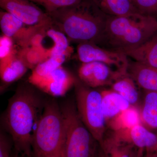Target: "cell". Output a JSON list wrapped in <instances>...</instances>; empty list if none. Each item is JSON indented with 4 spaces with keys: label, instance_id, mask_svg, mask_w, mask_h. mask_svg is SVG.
Listing matches in <instances>:
<instances>
[{
    "label": "cell",
    "instance_id": "5b68a950",
    "mask_svg": "<svg viewBox=\"0 0 157 157\" xmlns=\"http://www.w3.org/2000/svg\"><path fill=\"white\" fill-rule=\"evenodd\" d=\"M61 109L65 126L63 157H98L100 144L82 121L76 106L67 102Z\"/></svg>",
    "mask_w": 157,
    "mask_h": 157
},
{
    "label": "cell",
    "instance_id": "7a4b0ae2",
    "mask_svg": "<svg viewBox=\"0 0 157 157\" xmlns=\"http://www.w3.org/2000/svg\"><path fill=\"white\" fill-rule=\"evenodd\" d=\"M48 15L53 25L68 38L81 42H93L103 38L109 16L103 13L90 0H83Z\"/></svg>",
    "mask_w": 157,
    "mask_h": 157
},
{
    "label": "cell",
    "instance_id": "ac0fdd59",
    "mask_svg": "<svg viewBox=\"0 0 157 157\" xmlns=\"http://www.w3.org/2000/svg\"><path fill=\"white\" fill-rule=\"evenodd\" d=\"M139 109L144 125L148 129H157V92L146 91Z\"/></svg>",
    "mask_w": 157,
    "mask_h": 157
},
{
    "label": "cell",
    "instance_id": "8fae6325",
    "mask_svg": "<svg viewBox=\"0 0 157 157\" xmlns=\"http://www.w3.org/2000/svg\"><path fill=\"white\" fill-rule=\"evenodd\" d=\"M76 79L61 66L33 86L52 97H63L74 86Z\"/></svg>",
    "mask_w": 157,
    "mask_h": 157
},
{
    "label": "cell",
    "instance_id": "9c48e42d",
    "mask_svg": "<svg viewBox=\"0 0 157 157\" xmlns=\"http://www.w3.org/2000/svg\"><path fill=\"white\" fill-rule=\"evenodd\" d=\"M0 6L4 11L14 15L25 25H52V19L36 4L27 0H0Z\"/></svg>",
    "mask_w": 157,
    "mask_h": 157
},
{
    "label": "cell",
    "instance_id": "3957f363",
    "mask_svg": "<svg viewBox=\"0 0 157 157\" xmlns=\"http://www.w3.org/2000/svg\"><path fill=\"white\" fill-rule=\"evenodd\" d=\"M157 20L139 12L122 16H109L104 37L118 51L135 48L154 36Z\"/></svg>",
    "mask_w": 157,
    "mask_h": 157
},
{
    "label": "cell",
    "instance_id": "4dcf8cb0",
    "mask_svg": "<svg viewBox=\"0 0 157 157\" xmlns=\"http://www.w3.org/2000/svg\"><path fill=\"white\" fill-rule=\"evenodd\" d=\"M130 1L132 2L133 3V4H134V6H135V1H136V0H130Z\"/></svg>",
    "mask_w": 157,
    "mask_h": 157
},
{
    "label": "cell",
    "instance_id": "cb8c5ba5",
    "mask_svg": "<svg viewBox=\"0 0 157 157\" xmlns=\"http://www.w3.org/2000/svg\"><path fill=\"white\" fill-rule=\"evenodd\" d=\"M44 7L47 14L66 7L74 6L83 0H27Z\"/></svg>",
    "mask_w": 157,
    "mask_h": 157
},
{
    "label": "cell",
    "instance_id": "6da1fadb",
    "mask_svg": "<svg viewBox=\"0 0 157 157\" xmlns=\"http://www.w3.org/2000/svg\"><path fill=\"white\" fill-rule=\"evenodd\" d=\"M41 101L36 93L28 86L17 88L9 101L4 123L18 153L32 157L33 129Z\"/></svg>",
    "mask_w": 157,
    "mask_h": 157
},
{
    "label": "cell",
    "instance_id": "d6986e66",
    "mask_svg": "<svg viewBox=\"0 0 157 157\" xmlns=\"http://www.w3.org/2000/svg\"><path fill=\"white\" fill-rule=\"evenodd\" d=\"M137 84L128 74L118 78L111 85V89L118 93L132 106L137 107L140 94Z\"/></svg>",
    "mask_w": 157,
    "mask_h": 157
},
{
    "label": "cell",
    "instance_id": "44dd1931",
    "mask_svg": "<svg viewBox=\"0 0 157 157\" xmlns=\"http://www.w3.org/2000/svg\"><path fill=\"white\" fill-rule=\"evenodd\" d=\"M140 124L142 122L140 109L138 107L132 105L111 121L107 125L112 131H115L130 128Z\"/></svg>",
    "mask_w": 157,
    "mask_h": 157
},
{
    "label": "cell",
    "instance_id": "603a6c76",
    "mask_svg": "<svg viewBox=\"0 0 157 157\" xmlns=\"http://www.w3.org/2000/svg\"><path fill=\"white\" fill-rule=\"evenodd\" d=\"M53 25L49 26L45 30L47 36L52 39L54 45L49 48L50 56L57 55L66 54L68 48L69 42L67 36L58 29L52 28Z\"/></svg>",
    "mask_w": 157,
    "mask_h": 157
},
{
    "label": "cell",
    "instance_id": "5bb4252c",
    "mask_svg": "<svg viewBox=\"0 0 157 157\" xmlns=\"http://www.w3.org/2000/svg\"><path fill=\"white\" fill-rule=\"evenodd\" d=\"M120 52L135 62L157 70V36L137 47Z\"/></svg>",
    "mask_w": 157,
    "mask_h": 157
},
{
    "label": "cell",
    "instance_id": "484cf974",
    "mask_svg": "<svg viewBox=\"0 0 157 157\" xmlns=\"http://www.w3.org/2000/svg\"><path fill=\"white\" fill-rule=\"evenodd\" d=\"M135 6L139 13L144 15L157 12V0H136Z\"/></svg>",
    "mask_w": 157,
    "mask_h": 157
},
{
    "label": "cell",
    "instance_id": "4316f807",
    "mask_svg": "<svg viewBox=\"0 0 157 157\" xmlns=\"http://www.w3.org/2000/svg\"><path fill=\"white\" fill-rule=\"evenodd\" d=\"M13 144L12 140L3 132L0 134V157H11V152Z\"/></svg>",
    "mask_w": 157,
    "mask_h": 157
},
{
    "label": "cell",
    "instance_id": "7402d4cb",
    "mask_svg": "<svg viewBox=\"0 0 157 157\" xmlns=\"http://www.w3.org/2000/svg\"><path fill=\"white\" fill-rule=\"evenodd\" d=\"M17 54L28 68L32 70L50 57L49 48L46 49L42 45L22 48Z\"/></svg>",
    "mask_w": 157,
    "mask_h": 157
},
{
    "label": "cell",
    "instance_id": "4fadbf2b",
    "mask_svg": "<svg viewBox=\"0 0 157 157\" xmlns=\"http://www.w3.org/2000/svg\"><path fill=\"white\" fill-rule=\"evenodd\" d=\"M22 21L9 12H0V26L3 35L17 40L20 45L28 39L33 32V27L25 28Z\"/></svg>",
    "mask_w": 157,
    "mask_h": 157
},
{
    "label": "cell",
    "instance_id": "30bf717a",
    "mask_svg": "<svg viewBox=\"0 0 157 157\" xmlns=\"http://www.w3.org/2000/svg\"><path fill=\"white\" fill-rule=\"evenodd\" d=\"M127 74L113 70L107 65L98 62L82 63L78 70L80 81L92 88L111 86L118 78Z\"/></svg>",
    "mask_w": 157,
    "mask_h": 157
},
{
    "label": "cell",
    "instance_id": "d4e9b609",
    "mask_svg": "<svg viewBox=\"0 0 157 157\" xmlns=\"http://www.w3.org/2000/svg\"><path fill=\"white\" fill-rule=\"evenodd\" d=\"M16 53L13 39L3 35L0 38V61L7 59Z\"/></svg>",
    "mask_w": 157,
    "mask_h": 157
},
{
    "label": "cell",
    "instance_id": "9a60e30c",
    "mask_svg": "<svg viewBox=\"0 0 157 157\" xmlns=\"http://www.w3.org/2000/svg\"><path fill=\"white\" fill-rule=\"evenodd\" d=\"M103 113L106 125L124 110L132 106L122 96L112 89L101 91Z\"/></svg>",
    "mask_w": 157,
    "mask_h": 157
},
{
    "label": "cell",
    "instance_id": "ba28073f",
    "mask_svg": "<svg viewBox=\"0 0 157 157\" xmlns=\"http://www.w3.org/2000/svg\"><path fill=\"white\" fill-rule=\"evenodd\" d=\"M105 138L115 143L131 144L145 152L157 153V135L142 124L130 128L112 131L111 135Z\"/></svg>",
    "mask_w": 157,
    "mask_h": 157
},
{
    "label": "cell",
    "instance_id": "277c9868",
    "mask_svg": "<svg viewBox=\"0 0 157 157\" xmlns=\"http://www.w3.org/2000/svg\"><path fill=\"white\" fill-rule=\"evenodd\" d=\"M65 141L64 121L56 102L45 104L32 139V157H63Z\"/></svg>",
    "mask_w": 157,
    "mask_h": 157
},
{
    "label": "cell",
    "instance_id": "1f68e13d",
    "mask_svg": "<svg viewBox=\"0 0 157 157\" xmlns=\"http://www.w3.org/2000/svg\"></svg>",
    "mask_w": 157,
    "mask_h": 157
},
{
    "label": "cell",
    "instance_id": "2e32d148",
    "mask_svg": "<svg viewBox=\"0 0 157 157\" xmlns=\"http://www.w3.org/2000/svg\"><path fill=\"white\" fill-rule=\"evenodd\" d=\"M28 69L16 53L7 59L0 61L1 80L5 84H11L22 77Z\"/></svg>",
    "mask_w": 157,
    "mask_h": 157
},
{
    "label": "cell",
    "instance_id": "f1b7e54d",
    "mask_svg": "<svg viewBox=\"0 0 157 157\" xmlns=\"http://www.w3.org/2000/svg\"><path fill=\"white\" fill-rule=\"evenodd\" d=\"M144 152L142 150L140 149L136 157H143Z\"/></svg>",
    "mask_w": 157,
    "mask_h": 157
},
{
    "label": "cell",
    "instance_id": "7c38bea8",
    "mask_svg": "<svg viewBox=\"0 0 157 157\" xmlns=\"http://www.w3.org/2000/svg\"><path fill=\"white\" fill-rule=\"evenodd\" d=\"M128 73L139 87L157 92V70L134 61L129 63Z\"/></svg>",
    "mask_w": 157,
    "mask_h": 157
},
{
    "label": "cell",
    "instance_id": "52a82bcc",
    "mask_svg": "<svg viewBox=\"0 0 157 157\" xmlns=\"http://www.w3.org/2000/svg\"><path fill=\"white\" fill-rule=\"evenodd\" d=\"M78 59L82 63L98 62L107 65L113 70L128 73V57L118 51L100 48L92 42H81L77 47Z\"/></svg>",
    "mask_w": 157,
    "mask_h": 157
},
{
    "label": "cell",
    "instance_id": "8992f818",
    "mask_svg": "<svg viewBox=\"0 0 157 157\" xmlns=\"http://www.w3.org/2000/svg\"><path fill=\"white\" fill-rule=\"evenodd\" d=\"M75 86L76 108L78 116L93 137L102 144L106 135V122L101 91L76 79Z\"/></svg>",
    "mask_w": 157,
    "mask_h": 157
},
{
    "label": "cell",
    "instance_id": "83f0119b",
    "mask_svg": "<svg viewBox=\"0 0 157 157\" xmlns=\"http://www.w3.org/2000/svg\"><path fill=\"white\" fill-rule=\"evenodd\" d=\"M143 157H157V153L145 152Z\"/></svg>",
    "mask_w": 157,
    "mask_h": 157
},
{
    "label": "cell",
    "instance_id": "f546056e",
    "mask_svg": "<svg viewBox=\"0 0 157 157\" xmlns=\"http://www.w3.org/2000/svg\"><path fill=\"white\" fill-rule=\"evenodd\" d=\"M18 152H17V153H16V154L12 155H11V157H19V156L18 155Z\"/></svg>",
    "mask_w": 157,
    "mask_h": 157
},
{
    "label": "cell",
    "instance_id": "e0dca14e",
    "mask_svg": "<svg viewBox=\"0 0 157 157\" xmlns=\"http://www.w3.org/2000/svg\"><path fill=\"white\" fill-rule=\"evenodd\" d=\"M109 16H122L139 12L130 0H90Z\"/></svg>",
    "mask_w": 157,
    "mask_h": 157
},
{
    "label": "cell",
    "instance_id": "ffe728a7",
    "mask_svg": "<svg viewBox=\"0 0 157 157\" xmlns=\"http://www.w3.org/2000/svg\"><path fill=\"white\" fill-rule=\"evenodd\" d=\"M66 54L52 56L40 63L33 69L29 78V83L33 85L40 79L61 67L66 59Z\"/></svg>",
    "mask_w": 157,
    "mask_h": 157
}]
</instances>
